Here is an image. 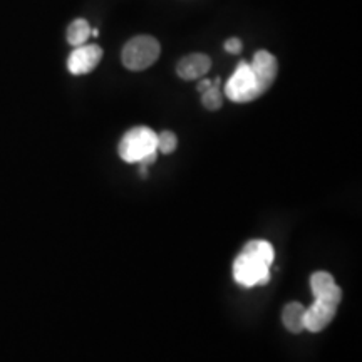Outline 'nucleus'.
I'll return each instance as SVG.
<instances>
[{"instance_id":"obj_15","label":"nucleus","mask_w":362,"mask_h":362,"mask_svg":"<svg viewBox=\"0 0 362 362\" xmlns=\"http://www.w3.org/2000/svg\"><path fill=\"white\" fill-rule=\"evenodd\" d=\"M225 51L230 52V54H238L242 51V42H240V39H228L225 42Z\"/></svg>"},{"instance_id":"obj_16","label":"nucleus","mask_w":362,"mask_h":362,"mask_svg":"<svg viewBox=\"0 0 362 362\" xmlns=\"http://www.w3.org/2000/svg\"><path fill=\"white\" fill-rule=\"evenodd\" d=\"M211 86H214V81L203 79V81H200V83H198V90H200V93H205L208 88H211Z\"/></svg>"},{"instance_id":"obj_14","label":"nucleus","mask_w":362,"mask_h":362,"mask_svg":"<svg viewBox=\"0 0 362 362\" xmlns=\"http://www.w3.org/2000/svg\"><path fill=\"white\" fill-rule=\"evenodd\" d=\"M176 146H178V139H176V134L171 133V131H163V133L156 136V148L163 155H171Z\"/></svg>"},{"instance_id":"obj_1","label":"nucleus","mask_w":362,"mask_h":362,"mask_svg":"<svg viewBox=\"0 0 362 362\" xmlns=\"http://www.w3.org/2000/svg\"><path fill=\"white\" fill-rule=\"evenodd\" d=\"M156 133L146 126H136L123 136L117 146L121 160L126 163H138L139 166L148 168L155 165L158 158Z\"/></svg>"},{"instance_id":"obj_8","label":"nucleus","mask_w":362,"mask_h":362,"mask_svg":"<svg viewBox=\"0 0 362 362\" xmlns=\"http://www.w3.org/2000/svg\"><path fill=\"white\" fill-rule=\"evenodd\" d=\"M211 67V61L206 54L197 52L189 54V56L183 57L176 66V72L181 79L185 81H197L203 78Z\"/></svg>"},{"instance_id":"obj_3","label":"nucleus","mask_w":362,"mask_h":362,"mask_svg":"<svg viewBox=\"0 0 362 362\" xmlns=\"http://www.w3.org/2000/svg\"><path fill=\"white\" fill-rule=\"evenodd\" d=\"M233 279L242 287L265 285L270 280V265L252 253L240 252L233 262Z\"/></svg>"},{"instance_id":"obj_10","label":"nucleus","mask_w":362,"mask_h":362,"mask_svg":"<svg viewBox=\"0 0 362 362\" xmlns=\"http://www.w3.org/2000/svg\"><path fill=\"white\" fill-rule=\"evenodd\" d=\"M305 309L307 307L298 302H291L284 307L282 322L288 332L300 334L302 330H305Z\"/></svg>"},{"instance_id":"obj_7","label":"nucleus","mask_w":362,"mask_h":362,"mask_svg":"<svg viewBox=\"0 0 362 362\" xmlns=\"http://www.w3.org/2000/svg\"><path fill=\"white\" fill-rule=\"evenodd\" d=\"M250 67L253 76H255L257 86H259L260 93L265 94L267 90L270 89V86L274 84L275 78H277V59H275L274 54H270L269 51H257L250 62Z\"/></svg>"},{"instance_id":"obj_12","label":"nucleus","mask_w":362,"mask_h":362,"mask_svg":"<svg viewBox=\"0 0 362 362\" xmlns=\"http://www.w3.org/2000/svg\"><path fill=\"white\" fill-rule=\"evenodd\" d=\"M242 252L252 253V255L259 257V259L267 262L269 265L274 264L275 250L269 242H265V240H252V242H248L247 245L243 247Z\"/></svg>"},{"instance_id":"obj_6","label":"nucleus","mask_w":362,"mask_h":362,"mask_svg":"<svg viewBox=\"0 0 362 362\" xmlns=\"http://www.w3.org/2000/svg\"><path fill=\"white\" fill-rule=\"evenodd\" d=\"M339 304L329 298H314V304L305 309V330L320 332L332 322Z\"/></svg>"},{"instance_id":"obj_2","label":"nucleus","mask_w":362,"mask_h":362,"mask_svg":"<svg viewBox=\"0 0 362 362\" xmlns=\"http://www.w3.org/2000/svg\"><path fill=\"white\" fill-rule=\"evenodd\" d=\"M160 42L151 35H136L123 47V64L129 71H144L160 57Z\"/></svg>"},{"instance_id":"obj_11","label":"nucleus","mask_w":362,"mask_h":362,"mask_svg":"<svg viewBox=\"0 0 362 362\" xmlns=\"http://www.w3.org/2000/svg\"><path fill=\"white\" fill-rule=\"evenodd\" d=\"M90 25L86 19H76L74 22H71V25L67 27V42H69L72 47H79L88 42V39L90 37Z\"/></svg>"},{"instance_id":"obj_9","label":"nucleus","mask_w":362,"mask_h":362,"mask_svg":"<svg viewBox=\"0 0 362 362\" xmlns=\"http://www.w3.org/2000/svg\"><path fill=\"white\" fill-rule=\"evenodd\" d=\"M310 291L314 298H329L341 304L342 291L329 272H314L310 277Z\"/></svg>"},{"instance_id":"obj_5","label":"nucleus","mask_w":362,"mask_h":362,"mask_svg":"<svg viewBox=\"0 0 362 362\" xmlns=\"http://www.w3.org/2000/svg\"><path fill=\"white\" fill-rule=\"evenodd\" d=\"M103 59V49L96 44H83L79 47H74L67 59V69L71 74L83 76L89 74L96 69Z\"/></svg>"},{"instance_id":"obj_13","label":"nucleus","mask_w":362,"mask_h":362,"mask_svg":"<svg viewBox=\"0 0 362 362\" xmlns=\"http://www.w3.org/2000/svg\"><path fill=\"white\" fill-rule=\"evenodd\" d=\"M202 103L208 111L220 110L221 104H223V96H221L218 78L214 81V86H211V88H208L205 93H202Z\"/></svg>"},{"instance_id":"obj_4","label":"nucleus","mask_w":362,"mask_h":362,"mask_svg":"<svg viewBox=\"0 0 362 362\" xmlns=\"http://www.w3.org/2000/svg\"><path fill=\"white\" fill-rule=\"evenodd\" d=\"M225 96L233 103H250L262 96L255 76L248 62H240L237 69L225 84Z\"/></svg>"}]
</instances>
